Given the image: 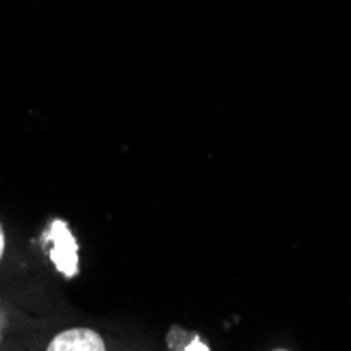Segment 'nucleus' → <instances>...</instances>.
I'll return each mask as SVG.
<instances>
[{"label":"nucleus","mask_w":351,"mask_h":351,"mask_svg":"<svg viewBox=\"0 0 351 351\" xmlns=\"http://www.w3.org/2000/svg\"><path fill=\"white\" fill-rule=\"evenodd\" d=\"M45 240L51 244L49 257L55 263V267L68 278L76 276L78 274V244L68 228V223L53 221L51 228L45 232Z\"/></svg>","instance_id":"nucleus-1"},{"label":"nucleus","mask_w":351,"mask_h":351,"mask_svg":"<svg viewBox=\"0 0 351 351\" xmlns=\"http://www.w3.org/2000/svg\"><path fill=\"white\" fill-rule=\"evenodd\" d=\"M47 351H106V345L90 328H72L57 335Z\"/></svg>","instance_id":"nucleus-2"},{"label":"nucleus","mask_w":351,"mask_h":351,"mask_svg":"<svg viewBox=\"0 0 351 351\" xmlns=\"http://www.w3.org/2000/svg\"><path fill=\"white\" fill-rule=\"evenodd\" d=\"M185 351H210L204 343H200V341H194V343H191V345H187L185 347Z\"/></svg>","instance_id":"nucleus-3"},{"label":"nucleus","mask_w":351,"mask_h":351,"mask_svg":"<svg viewBox=\"0 0 351 351\" xmlns=\"http://www.w3.org/2000/svg\"><path fill=\"white\" fill-rule=\"evenodd\" d=\"M5 252V232H3V226H0V257H3Z\"/></svg>","instance_id":"nucleus-4"},{"label":"nucleus","mask_w":351,"mask_h":351,"mask_svg":"<svg viewBox=\"0 0 351 351\" xmlns=\"http://www.w3.org/2000/svg\"><path fill=\"white\" fill-rule=\"evenodd\" d=\"M276 351H286V349H276Z\"/></svg>","instance_id":"nucleus-5"}]
</instances>
